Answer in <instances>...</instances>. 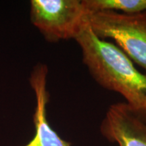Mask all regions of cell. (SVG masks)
I'll return each instance as SVG.
<instances>
[{
    "label": "cell",
    "mask_w": 146,
    "mask_h": 146,
    "mask_svg": "<svg viewBox=\"0 0 146 146\" xmlns=\"http://www.w3.org/2000/svg\"><path fill=\"white\" fill-rule=\"evenodd\" d=\"M74 40L83 62L93 78L102 87L118 93L127 104L146 120V75L116 45L100 39L89 27H83Z\"/></svg>",
    "instance_id": "obj_1"
},
{
    "label": "cell",
    "mask_w": 146,
    "mask_h": 146,
    "mask_svg": "<svg viewBox=\"0 0 146 146\" xmlns=\"http://www.w3.org/2000/svg\"><path fill=\"white\" fill-rule=\"evenodd\" d=\"M87 20L97 36L114 41L116 46L146 71V11L131 14L113 11L89 12Z\"/></svg>",
    "instance_id": "obj_2"
},
{
    "label": "cell",
    "mask_w": 146,
    "mask_h": 146,
    "mask_svg": "<svg viewBox=\"0 0 146 146\" xmlns=\"http://www.w3.org/2000/svg\"><path fill=\"white\" fill-rule=\"evenodd\" d=\"M83 0H32L31 19L48 41L75 39L88 23Z\"/></svg>",
    "instance_id": "obj_3"
},
{
    "label": "cell",
    "mask_w": 146,
    "mask_h": 146,
    "mask_svg": "<svg viewBox=\"0 0 146 146\" xmlns=\"http://www.w3.org/2000/svg\"><path fill=\"white\" fill-rule=\"evenodd\" d=\"M101 132L118 146H146V123L126 103L110 106Z\"/></svg>",
    "instance_id": "obj_4"
},
{
    "label": "cell",
    "mask_w": 146,
    "mask_h": 146,
    "mask_svg": "<svg viewBox=\"0 0 146 146\" xmlns=\"http://www.w3.org/2000/svg\"><path fill=\"white\" fill-rule=\"evenodd\" d=\"M48 70L43 64H39L31 74L30 84L36 98V107L33 115L35 134L25 146H71L70 143L58 135L51 127L47 120L46 106L49 100L47 91V75Z\"/></svg>",
    "instance_id": "obj_5"
},
{
    "label": "cell",
    "mask_w": 146,
    "mask_h": 146,
    "mask_svg": "<svg viewBox=\"0 0 146 146\" xmlns=\"http://www.w3.org/2000/svg\"><path fill=\"white\" fill-rule=\"evenodd\" d=\"M89 12L113 11L131 14L146 11V0H83Z\"/></svg>",
    "instance_id": "obj_6"
}]
</instances>
